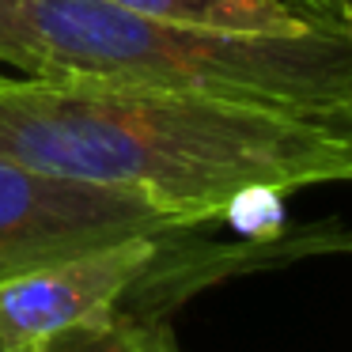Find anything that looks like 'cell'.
I'll use <instances>...</instances> for the list:
<instances>
[{
  "instance_id": "277c9868",
  "label": "cell",
  "mask_w": 352,
  "mask_h": 352,
  "mask_svg": "<svg viewBox=\"0 0 352 352\" xmlns=\"http://www.w3.org/2000/svg\"><path fill=\"white\" fill-rule=\"evenodd\" d=\"M114 8L148 16L178 27H208V31H243V34H296L326 27L292 0H110Z\"/></svg>"
},
{
  "instance_id": "5b68a950",
  "label": "cell",
  "mask_w": 352,
  "mask_h": 352,
  "mask_svg": "<svg viewBox=\"0 0 352 352\" xmlns=\"http://www.w3.org/2000/svg\"><path fill=\"white\" fill-rule=\"evenodd\" d=\"M42 352H178V349L160 326L137 318V314L118 311L110 318L95 322V326L61 333Z\"/></svg>"
},
{
  "instance_id": "6da1fadb",
  "label": "cell",
  "mask_w": 352,
  "mask_h": 352,
  "mask_svg": "<svg viewBox=\"0 0 352 352\" xmlns=\"http://www.w3.org/2000/svg\"><path fill=\"white\" fill-rule=\"evenodd\" d=\"M0 155L137 193L182 228H205L254 190L352 182V118L0 72Z\"/></svg>"
},
{
  "instance_id": "8992f818",
  "label": "cell",
  "mask_w": 352,
  "mask_h": 352,
  "mask_svg": "<svg viewBox=\"0 0 352 352\" xmlns=\"http://www.w3.org/2000/svg\"><path fill=\"white\" fill-rule=\"evenodd\" d=\"M0 61L23 76H38V54L23 19V0H0Z\"/></svg>"
},
{
  "instance_id": "9c48e42d",
  "label": "cell",
  "mask_w": 352,
  "mask_h": 352,
  "mask_svg": "<svg viewBox=\"0 0 352 352\" xmlns=\"http://www.w3.org/2000/svg\"><path fill=\"white\" fill-rule=\"evenodd\" d=\"M0 352H8V349H4V344H0Z\"/></svg>"
},
{
  "instance_id": "52a82bcc",
  "label": "cell",
  "mask_w": 352,
  "mask_h": 352,
  "mask_svg": "<svg viewBox=\"0 0 352 352\" xmlns=\"http://www.w3.org/2000/svg\"><path fill=\"white\" fill-rule=\"evenodd\" d=\"M292 4H299L303 12H311L314 19H326V23H349L337 0H292Z\"/></svg>"
},
{
  "instance_id": "ba28073f",
  "label": "cell",
  "mask_w": 352,
  "mask_h": 352,
  "mask_svg": "<svg viewBox=\"0 0 352 352\" xmlns=\"http://www.w3.org/2000/svg\"><path fill=\"white\" fill-rule=\"evenodd\" d=\"M337 4H341V12H344V19H349V23H352V0H337Z\"/></svg>"
},
{
  "instance_id": "3957f363",
  "label": "cell",
  "mask_w": 352,
  "mask_h": 352,
  "mask_svg": "<svg viewBox=\"0 0 352 352\" xmlns=\"http://www.w3.org/2000/svg\"><path fill=\"white\" fill-rule=\"evenodd\" d=\"M155 231H182V223L137 193L46 175L0 155V280L114 239Z\"/></svg>"
},
{
  "instance_id": "7a4b0ae2",
  "label": "cell",
  "mask_w": 352,
  "mask_h": 352,
  "mask_svg": "<svg viewBox=\"0 0 352 352\" xmlns=\"http://www.w3.org/2000/svg\"><path fill=\"white\" fill-rule=\"evenodd\" d=\"M38 76H87L288 114L352 118V23L296 34L178 27L110 0H23Z\"/></svg>"
}]
</instances>
